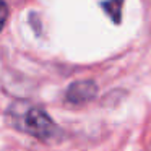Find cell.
Here are the masks:
<instances>
[{
    "label": "cell",
    "mask_w": 151,
    "mask_h": 151,
    "mask_svg": "<svg viewBox=\"0 0 151 151\" xmlns=\"http://www.w3.org/2000/svg\"><path fill=\"white\" fill-rule=\"evenodd\" d=\"M7 119L12 127L44 141L54 140L60 135V128L47 112L28 101L12 102L7 111Z\"/></svg>",
    "instance_id": "1"
},
{
    "label": "cell",
    "mask_w": 151,
    "mask_h": 151,
    "mask_svg": "<svg viewBox=\"0 0 151 151\" xmlns=\"http://www.w3.org/2000/svg\"><path fill=\"white\" fill-rule=\"evenodd\" d=\"M98 93V86L91 80H81V81H75L67 88L65 99L70 104H85V102L91 101Z\"/></svg>",
    "instance_id": "2"
},
{
    "label": "cell",
    "mask_w": 151,
    "mask_h": 151,
    "mask_svg": "<svg viewBox=\"0 0 151 151\" xmlns=\"http://www.w3.org/2000/svg\"><path fill=\"white\" fill-rule=\"evenodd\" d=\"M122 4L124 0H107V2H102V8L109 13V17L119 23L120 21V15H122Z\"/></svg>",
    "instance_id": "3"
},
{
    "label": "cell",
    "mask_w": 151,
    "mask_h": 151,
    "mask_svg": "<svg viewBox=\"0 0 151 151\" xmlns=\"http://www.w3.org/2000/svg\"><path fill=\"white\" fill-rule=\"evenodd\" d=\"M7 18H8V5L5 4L4 0H0V33L4 29Z\"/></svg>",
    "instance_id": "4"
}]
</instances>
